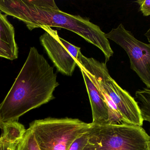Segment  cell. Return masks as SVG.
<instances>
[{
  "label": "cell",
  "instance_id": "3",
  "mask_svg": "<svg viewBox=\"0 0 150 150\" xmlns=\"http://www.w3.org/2000/svg\"><path fill=\"white\" fill-rule=\"evenodd\" d=\"M76 63L77 66L86 73L102 97L112 101L125 123L142 126L144 120L137 102L111 77L106 63L86 57L81 52Z\"/></svg>",
  "mask_w": 150,
  "mask_h": 150
},
{
  "label": "cell",
  "instance_id": "11",
  "mask_svg": "<svg viewBox=\"0 0 150 150\" xmlns=\"http://www.w3.org/2000/svg\"><path fill=\"white\" fill-rule=\"evenodd\" d=\"M135 99L139 106L143 119L150 123V89L144 88L137 91Z\"/></svg>",
  "mask_w": 150,
  "mask_h": 150
},
{
  "label": "cell",
  "instance_id": "7",
  "mask_svg": "<svg viewBox=\"0 0 150 150\" xmlns=\"http://www.w3.org/2000/svg\"><path fill=\"white\" fill-rule=\"evenodd\" d=\"M40 28L45 31L40 37L43 46L54 67L62 75L71 76L77 66L80 48L61 38L56 30L47 26Z\"/></svg>",
  "mask_w": 150,
  "mask_h": 150
},
{
  "label": "cell",
  "instance_id": "6",
  "mask_svg": "<svg viewBox=\"0 0 150 150\" xmlns=\"http://www.w3.org/2000/svg\"><path fill=\"white\" fill-rule=\"evenodd\" d=\"M106 36L124 49L129 58L130 68L150 89V44L136 38L121 23L106 33Z\"/></svg>",
  "mask_w": 150,
  "mask_h": 150
},
{
  "label": "cell",
  "instance_id": "17",
  "mask_svg": "<svg viewBox=\"0 0 150 150\" xmlns=\"http://www.w3.org/2000/svg\"><path fill=\"white\" fill-rule=\"evenodd\" d=\"M4 127V123L2 122L1 120V117H0V129H2Z\"/></svg>",
  "mask_w": 150,
  "mask_h": 150
},
{
  "label": "cell",
  "instance_id": "14",
  "mask_svg": "<svg viewBox=\"0 0 150 150\" xmlns=\"http://www.w3.org/2000/svg\"><path fill=\"white\" fill-rule=\"evenodd\" d=\"M140 7V10L144 16L150 15V0H138L136 1Z\"/></svg>",
  "mask_w": 150,
  "mask_h": 150
},
{
  "label": "cell",
  "instance_id": "5",
  "mask_svg": "<svg viewBox=\"0 0 150 150\" xmlns=\"http://www.w3.org/2000/svg\"><path fill=\"white\" fill-rule=\"evenodd\" d=\"M91 126L77 119L48 118L30 124L40 150H69L78 137Z\"/></svg>",
  "mask_w": 150,
  "mask_h": 150
},
{
  "label": "cell",
  "instance_id": "13",
  "mask_svg": "<svg viewBox=\"0 0 150 150\" xmlns=\"http://www.w3.org/2000/svg\"><path fill=\"white\" fill-rule=\"evenodd\" d=\"M89 130L75 140L69 150H83L87 144Z\"/></svg>",
  "mask_w": 150,
  "mask_h": 150
},
{
  "label": "cell",
  "instance_id": "1",
  "mask_svg": "<svg viewBox=\"0 0 150 150\" xmlns=\"http://www.w3.org/2000/svg\"><path fill=\"white\" fill-rule=\"evenodd\" d=\"M59 85L53 67L36 48H30L22 69L0 104L2 122L17 121L27 112L52 100Z\"/></svg>",
  "mask_w": 150,
  "mask_h": 150
},
{
  "label": "cell",
  "instance_id": "9",
  "mask_svg": "<svg viewBox=\"0 0 150 150\" xmlns=\"http://www.w3.org/2000/svg\"><path fill=\"white\" fill-rule=\"evenodd\" d=\"M6 16L0 11V57L13 60L18 57V48L14 27Z\"/></svg>",
  "mask_w": 150,
  "mask_h": 150
},
{
  "label": "cell",
  "instance_id": "8",
  "mask_svg": "<svg viewBox=\"0 0 150 150\" xmlns=\"http://www.w3.org/2000/svg\"><path fill=\"white\" fill-rule=\"evenodd\" d=\"M80 70L91 103L93 118L92 124H108V111L101 93L93 83L86 73L83 70Z\"/></svg>",
  "mask_w": 150,
  "mask_h": 150
},
{
  "label": "cell",
  "instance_id": "4",
  "mask_svg": "<svg viewBox=\"0 0 150 150\" xmlns=\"http://www.w3.org/2000/svg\"><path fill=\"white\" fill-rule=\"evenodd\" d=\"M150 136L140 126L92 124L83 150H149Z\"/></svg>",
  "mask_w": 150,
  "mask_h": 150
},
{
  "label": "cell",
  "instance_id": "10",
  "mask_svg": "<svg viewBox=\"0 0 150 150\" xmlns=\"http://www.w3.org/2000/svg\"><path fill=\"white\" fill-rule=\"evenodd\" d=\"M1 137L8 141L19 143L23 137L26 129L23 125L17 121L4 123Z\"/></svg>",
  "mask_w": 150,
  "mask_h": 150
},
{
  "label": "cell",
  "instance_id": "2",
  "mask_svg": "<svg viewBox=\"0 0 150 150\" xmlns=\"http://www.w3.org/2000/svg\"><path fill=\"white\" fill-rule=\"evenodd\" d=\"M0 11L24 22L29 30L42 26L63 28L71 31L100 49L105 63L114 52L106 33L88 18L66 13L60 10L52 0H0Z\"/></svg>",
  "mask_w": 150,
  "mask_h": 150
},
{
  "label": "cell",
  "instance_id": "12",
  "mask_svg": "<svg viewBox=\"0 0 150 150\" xmlns=\"http://www.w3.org/2000/svg\"><path fill=\"white\" fill-rule=\"evenodd\" d=\"M16 150H40L32 130L26 129L23 137L18 143Z\"/></svg>",
  "mask_w": 150,
  "mask_h": 150
},
{
  "label": "cell",
  "instance_id": "18",
  "mask_svg": "<svg viewBox=\"0 0 150 150\" xmlns=\"http://www.w3.org/2000/svg\"><path fill=\"white\" fill-rule=\"evenodd\" d=\"M149 150H150V144L149 145Z\"/></svg>",
  "mask_w": 150,
  "mask_h": 150
},
{
  "label": "cell",
  "instance_id": "16",
  "mask_svg": "<svg viewBox=\"0 0 150 150\" xmlns=\"http://www.w3.org/2000/svg\"><path fill=\"white\" fill-rule=\"evenodd\" d=\"M145 37L148 39V41H149V43L150 45V27L149 29L146 32V33L144 34Z\"/></svg>",
  "mask_w": 150,
  "mask_h": 150
},
{
  "label": "cell",
  "instance_id": "15",
  "mask_svg": "<svg viewBox=\"0 0 150 150\" xmlns=\"http://www.w3.org/2000/svg\"><path fill=\"white\" fill-rule=\"evenodd\" d=\"M18 143L8 141L1 136L0 150H16Z\"/></svg>",
  "mask_w": 150,
  "mask_h": 150
}]
</instances>
